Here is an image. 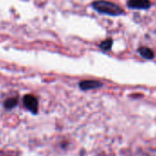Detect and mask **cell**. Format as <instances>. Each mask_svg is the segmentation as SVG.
<instances>
[{
  "label": "cell",
  "instance_id": "1",
  "mask_svg": "<svg viewBox=\"0 0 156 156\" xmlns=\"http://www.w3.org/2000/svg\"><path fill=\"white\" fill-rule=\"evenodd\" d=\"M92 7L96 11L109 16H119L124 13L120 7L112 2L106 1V0H97V1L93 2Z\"/></svg>",
  "mask_w": 156,
  "mask_h": 156
},
{
  "label": "cell",
  "instance_id": "2",
  "mask_svg": "<svg viewBox=\"0 0 156 156\" xmlns=\"http://www.w3.org/2000/svg\"><path fill=\"white\" fill-rule=\"evenodd\" d=\"M24 106L33 114H37L38 112V100L32 95H26L23 98Z\"/></svg>",
  "mask_w": 156,
  "mask_h": 156
},
{
  "label": "cell",
  "instance_id": "3",
  "mask_svg": "<svg viewBox=\"0 0 156 156\" xmlns=\"http://www.w3.org/2000/svg\"><path fill=\"white\" fill-rule=\"evenodd\" d=\"M128 7L133 9H148L151 7L150 0H129Z\"/></svg>",
  "mask_w": 156,
  "mask_h": 156
},
{
  "label": "cell",
  "instance_id": "4",
  "mask_svg": "<svg viewBox=\"0 0 156 156\" xmlns=\"http://www.w3.org/2000/svg\"><path fill=\"white\" fill-rule=\"evenodd\" d=\"M102 84L98 81H83L79 83V87L82 90H91L101 87Z\"/></svg>",
  "mask_w": 156,
  "mask_h": 156
},
{
  "label": "cell",
  "instance_id": "5",
  "mask_svg": "<svg viewBox=\"0 0 156 156\" xmlns=\"http://www.w3.org/2000/svg\"><path fill=\"white\" fill-rule=\"evenodd\" d=\"M139 53L143 57V58H145V59H149V60H151V59H152L153 57H154V53H153V51L150 49V48H148V47H140V48H139Z\"/></svg>",
  "mask_w": 156,
  "mask_h": 156
},
{
  "label": "cell",
  "instance_id": "6",
  "mask_svg": "<svg viewBox=\"0 0 156 156\" xmlns=\"http://www.w3.org/2000/svg\"><path fill=\"white\" fill-rule=\"evenodd\" d=\"M18 105V98H10L9 99H7L4 103V106L7 109H11L13 108H15Z\"/></svg>",
  "mask_w": 156,
  "mask_h": 156
},
{
  "label": "cell",
  "instance_id": "7",
  "mask_svg": "<svg viewBox=\"0 0 156 156\" xmlns=\"http://www.w3.org/2000/svg\"><path fill=\"white\" fill-rule=\"evenodd\" d=\"M112 43H113V41H112L111 39H107V40H105L104 41H102V42L100 43L99 46H100V48H101L102 50L108 51V50H109V49L111 48Z\"/></svg>",
  "mask_w": 156,
  "mask_h": 156
}]
</instances>
